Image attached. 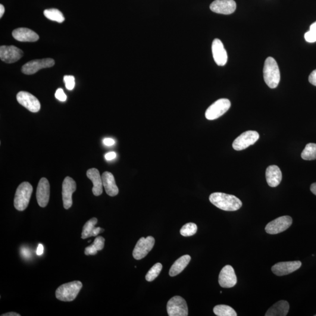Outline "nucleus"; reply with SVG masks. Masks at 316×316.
I'll return each mask as SVG.
<instances>
[{"label":"nucleus","instance_id":"obj_1","mask_svg":"<svg viewBox=\"0 0 316 316\" xmlns=\"http://www.w3.org/2000/svg\"><path fill=\"white\" fill-rule=\"evenodd\" d=\"M209 200L212 205L224 211H237L243 206L242 202L237 197L223 193H212Z\"/></svg>","mask_w":316,"mask_h":316},{"label":"nucleus","instance_id":"obj_2","mask_svg":"<svg viewBox=\"0 0 316 316\" xmlns=\"http://www.w3.org/2000/svg\"><path fill=\"white\" fill-rule=\"evenodd\" d=\"M264 79L269 87L275 89L278 87L281 80V73L279 67L273 58L268 57L264 64Z\"/></svg>","mask_w":316,"mask_h":316},{"label":"nucleus","instance_id":"obj_3","mask_svg":"<svg viewBox=\"0 0 316 316\" xmlns=\"http://www.w3.org/2000/svg\"><path fill=\"white\" fill-rule=\"evenodd\" d=\"M82 287V283L78 281L62 284L56 290V298L61 301H73L76 298Z\"/></svg>","mask_w":316,"mask_h":316},{"label":"nucleus","instance_id":"obj_4","mask_svg":"<svg viewBox=\"0 0 316 316\" xmlns=\"http://www.w3.org/2000/svg\"><path fill=\"white\" fill-rule=\"evenodd\" d=\"M33 192V187L30 183L25 181L20 184L14 198V207L17 211H24L27 208Z\"/></svg>","mask_w":316,"mask_h":316},{"label":"nucleus","instance_id":"obj_5","mask_svg":"<svg viewBox=\"0 0 316 316\" xmlns=\"http://www.w3.org/2000/svg\"><path fill=\"white\" fill-rule=\"evenodd\" d=\"M231 107V102L227 99L217 100L206 111V118L209 120H214L226 113Z\"/></svg>","mask_w":316,"mask_h":316},{"label":"nucleus","instance_id":"obj_6","mask_svg":"<svg viewBox=\"0 0 316 316\" xmlns=\"http://www.w3.org/2000/svg\"><path fill=\"white\" fill-rule=\"evenodd\" d=\"M167 312L170 316H187L188 308L186 300L179 296L173 297L168 302Z\"/></svg>","mask_w":316,"mask_h":316},{"label":"nucleus","instance_id":"obj_7","mask_svg":"<svg viewBox=\"0 0 316 316\" xmlns=\"http://www.w3.org/2000/svg\"><path fill=\"white\" fill-rule=\"evenodd\" d=\"M259 138L258 133L255 131H248L241 134L234 140L233 143V148L236 151H242L250 145L254 144Z\"/></svg>","mask_w":316,"mask_h":316},{"label":"nucleus","instance_id":"obj_8","mask_svg":"<svg viewBox=\"0 0 316 316\" xmlns=\"http://www.w3.org/2000/svg\"><path fill=\"white\" fill-rule=\"evenodd\" d=\"M155 244V239L151 236L140 238L134 249L133 255L137 260H140L148 255Z\"/></svg>","mask_w":316,"mask_h":316},{"label":"nucleus","instance_id":"obj_9","mask_svg":"<svg viewBox=\"0 0 316 316\" xmlns=\"http://www.w3.org/2000/svg\"><path fill=\"white\" fill-rule=\"evenodd\" d=\"M292 217L284 215L278 217L269 223L265 227V231L268 234H278L288 229L292 224Z\"/></svg>","mask_w":316,"mask_h":316},{"label":"nucleus","instance_id":"obj_10","mask_svg":"<svg viewBox=\"0 0 316 316\" xmlns=\"http://www.w3.org/2000/svg\"><path fill=\"white\" fill-rule=\"evenodd\" d=\"M54 65L55 61L52 58L36 59L25 64L22 68V71L24 74H33L42 69L51 68Z\"/></svg>","mask_w":316,"mask_h":316},{"label":"nucleus","instance_id":"obj_11","mask_svg":"<svg viewBox=\"0 0 316 316\" xmlns=\"http://www.w3.org/2000/svg\"><path fill=\"white\" fill-rule=\"evenodd\" d=\"M76 190V184L72 178L66 177L62 184V199L65 209H70L72 206V195Z\"/></svg>","mask_w":316,"mask_h":316},{"label":"nucleus","instance_id":"obj_12","mask_svg":"<svg viewBox=\"0 0 316 316\" xmlns=\"http://www.w3.org/2000/svg\"><path fill=\"white\" fill-rule=\"evenodd\" d=\"M23 52L15 46L0 47V58L7 64H13L23 57Z\"/></svg>","mask_w":316,"mask_h":316},{"label":"nucleus","instance_id":"obj_13","mask_svg":"<svg viewBox=\"0 0 316 316\" xmlns=\"http://www.w3.org/2000/svg\"><path fill=\"white\" fill-rule=\"evenodd\" d=\"M17 100L21 105L33 112L40 110V102L35 96L27 92H20L17 94Z\"/></svg>","mask_w":316,"mask_h":316},{"label":"nucleus","instance_id":"obj_14","mask_svg":"<svg viewBox=\"0 0 316 316\" xmlns=\"http://www.w3.org/2000/svg\"><path fill=\"white\" fill-rule=\"evenodd\" d=\"M218 282L224 288H230L236 285L237 278L234 268L230 265H226L222 269L218 277Z\"/></svg>","mask_w":316,"mask_h":316},{"label":"nucleus","instance_id":"obj_15","mask_svg":"<svg viewBox=\"0 0 316 316\" xmlns=\"http://www.w3.org/2000/svg\"><path fill=\"white\" fill-rule=\"evenodd\" d=\"M237 4L234 0H215L210 8L215 13L229 15L236 11Z\"/></svg>","mask_w":316,"mask_h":316},{"label":"nucleus","instance_id":"obj_16","mask_svg":"<svg viewBox=\"0 0 316 316\" xmlns=\"http://www.w3.org/2000/svg\"><path fill=\"white\" fill-rule=\"evenodd\" d=\"M301 266L302 262L299 261L281 262L272 267V271L277 276L281 277L293 273L299 270Z\"/></svg>","mask_w":316,"mask_h":316},{"label":"nucleus","instance_id":"obj_17","mask_svg":"<svg viewBox=\"0 0 316 316\" xmlns=\"http://www.w3.org/2000/svg\"><path fill=\"white\" fill-rule=\"evenodd\" d=\"M50 197V185L45 177L39 180L36 190V199L40 207L45 208L48 204Z\"/></svg>","mask_w":316,"mask_h":316},{"label":"nucleus","instance_id":"obj_18","mask_svg":"<svg viewBox=\"0 0 316 316\" xmlns=\"http://www.w3.org/2000/svg\"><path fill=\"white\" fill-rule=\"evenodd\" d=\"M212 53L214 60L218 66L223 67L227 64L228 55L223 43L218 39H215L212 43Z\"/></svg>","mask_w":316,"mask_h":316},{"label":"nucleus","instance_id":"obj_19","mask_svg":"<svg viewBox=\"0 0 316 316\" xmlns=\"http://www.w3.org/2000/svg\"><path fill=\"white\" fill-rule=\"evenodd\" d=\"M12 34L15 39L20 42H36L39 38L36 33L27 28H17Z\"/></svg>","mask_w":316,"mask_h":316},{"label":"nucleus","instance_id":"obj_20","mask_svg":"<svg viewBox=\"0 0 316 316\" xmlns=\"http://www.w3.org/2000/svg\"><path fill=\"white\" fill-rule=\"evenodd\" d=\"M266 179L268 185L275 187L279 185L282 179V175L279 167L276 165H271L266 170Z\"/></svg>","mask_w":316,"mask_h":316},{"label":"nucleus","instance_id":"obj_21","mask_svg":"<svg viewBox=\"0 0 316 316\" xmlns=\"http://www.w3.org/2000/svg\"><path fill=\"white\" fill-rule=\"evenodd\" d=\"M103 187H105L106 193L109 196L114 197L117 196L119 190L115 183L113 175L110 172H105L102 176Z\"/></svg>","mask_w":316,"mask_h":316},{"label":"nucleus","instance_id":"obj_22","mask_svg":"<svg viewBox=\"0 0 316 316\" xmlns=\"http://www.w3.org/2000/svg\"><path fill=\"white\" fill-rule=\"evenodd\" d=\"M87 176L92 180L93 183L92 189L94 195L99 196L103 193L102 177L100 176L99 171L96 168H92L87 172Z\"/></svg>","mask_w":316,"mask_h":316},{"label":"nucleus","instance_id":"obj_23","mask_svg":"<svg viewBox=\"0 0 316 316\" xmlns=\"http://www.w3.org/2000/svg\"><path fill=\"white\" fill-rule=\"evenodd\" d=\"M289 311V303L285 300H281L269 309L265 316H286Z\"/></svg>","mask_w":316,"mask_h":316},{"label":"nucleus","instance_id":"obj_24","mask_svg":"<svg viewBox=\"0 0 316 316\" xmlns=\"http://www.w3.org/2000/svg\"><path fill=\"white\" fill-rule=\"evenodd\" d=\"M190 260L191 257L189 255L181 256L172 265L170 270V276L174 277L180 274L189 264Z\"/></svg>","mask_w":316,"mask_h":316},{"label":"nucleus","instance_id":"obj_25","mask_svg":"<svg viewBox=\"0 0 316 316\" xmlns=\"http://www.w3.org/2000/svg\"><path fill=\"white\" fill-rule=\"evenodd\" d=\"M45 16L49 19V20L58 22L59 23H63L65 21V18L63 14L59 10V9L55 8L45 9L43 12Z\"/></svg>","mask_w":316,"mask_h":316},{"label":"nucleus","instance_id":"obj_26","mask_svg":"<svg viewBox=\"0 0 316 316\" xmlns=\"http://www.w3.org/2000/svg\"><path fill=\"white\" fill-rule=\"evenodd\" d=\"M301 157L306 161H312L316 159V143H309L306 145L302 152Z\"/></svg>","mask_w":316,"mask_h":316},{"label":"nucleus","instance_id":"obj_27","mask_svg":"<svg viewBox=\"0 0 316 316\" xmlns=\"http://www.w3.org/2000/svg\"><path fill=\"white\" fill-rule=\"evenodd\" d=\"M98 223V219L96 218H91L90 220L84 224L81 233V239H86L87 238L93 237V233L95 230V226Z\"/></svg>","mask_w":316,"mask_h":316},{"label":"nucleus","instance_id":"obj_28","mask_svg":"<svg viewBox=\"0 0 316 316\" xmlns=\"http://www.w3.org/2000/svg\"><path fill=\"white\" fill-rule=\"evenodd\" d=\"M213 312L218 316H237V313L229 306L220 305L215 306Z\"/></svg>","mask_w":316,"mask_h":316},{"label":"nucleus","instance_id":"obj_29","mask_svg":"<svg viewBox=\"0 0 316 316\" xmlns=\"http://www.w3.org/2000/svg\"><path fill=\"white\" fill-rule=\"evenodd\" d=\"M162 270V265L161 263L155 264L146 275V280L148 281H154L158 277Z\"/></svg>","mask_w":316,"mask_h":316},{"label":"nucleus","instance_id":"obj_30","mask_svg":"<svg viewBox=\"0 0 316 316\" xmlns=\"http://www.w3.org/2000/svg\"><path fill=\"white\" fill-rule=\"evenodd\" d=\"M198 230V227L195 223H189L184 225L181 228L180 233L184 237H190L195 235Z\"/></svg>","mask_w":316,"mask_h":316},{"label":"nucleus","instance_id":"obj_31","mask_svg":"<svg viewBox=\"0 0 316 316\" xmlns=\"http://www.w3.org/2000/svg\"><path fill=\"white\" fill-rule=\"evenodd\" d=\"M305 38L310 43L316 42V21L311 25L310 30L305 34Z\"/></svg>","mask_w":316,"mask_h":316},{"label":"nucleus","instance_id":"obj_32","mask_svg":"<svg viewBox=\"0 0 316 316\" xmlns=\"http://www.w3.org/2000/svg\"><path fill=\"white\" fill-rule=\"evenodd\" d=\"M64 80L66 87L69 90H72L75 86V79L73 76H65Z\"/></svg>","mask_w":316,"mask_h":316},{"label":"nucleus","instance_id":"obj_33","mask_svg":"<svg viewBox=\"0 0 316 316\" xmlns=\"http://www.w3.org/2000/svg\"><path fill=\"white\" fill-rule=\"evenodd\" d=\"M105 239L101 236L96 237V239L94 242L93 245L95 246L98 251H101L105 246Z\"/></svg>","mask_w":316,"mask_h":316},{"label":"nucleus","instance_id":"obj_34","mask_svg":"<svg viewBox=\"0 0 316 316\" xmlns=\"http://www.w3.org/2000/svg\"><path fill=\"white\" fill-rule=\"evenodd\" d=\"M55 98L61 102H65L67 99V96L65 95L63 89L61 88L56 90Z\"/></svg>","mask_w":316,"mask_h":316},{"label":"nucleus","instance_id":"obj_35","mask_svg":"<svg viewBox=\"0 0 316 316\" xmlns=\"http://www.w3.org/2000/svg\"><path fill=\"white\" fill-rule=\"evenodd\" d=\"M98 249H96L93 244L89 246L86 247L84 253L86 255H95L98 253Z\"/></svg>","mask_w":316,"mask_h":316},{"label":"nucleus","instance_id":"obj_36","mask_svg":"<svg viewBox=\"0 0 316 316\" xmlns=\"http://www.w3.org/2000/svg\"><path fill=\"white\" fill-rule=\"evenodd\" d=\"M309 82L316 86V70L313 71L309 77Z\"/></svg>","mask_w":316,"mask_h":316},{"label":"nucleus","instance_id":"obj_37","mask_svg":"<svg viewBox=\"0 0 316 316\" xmlns=\"http://www.w3.org/2000/svg\"><path fill=\"white\" fill-rule=\"evenodd\" d=\"M116 156L117 155L114 152H108L105 155V159L108 161L113 160L114 159L116 158Z\"/></svg>","mask_w":316,"mask_h":316},{"label":"nucleus","instance_id":"obj_38","mask_svg":"<svg viewBox=\"0 0 316 316\" xmlns=\"http://www.w3.org/2000/svg\"><path fill=\"white\" fill-rule=\"evenodd\" d=\"M103 143L106 146H110L114 144L115 140L111 139H105L103 140Z\"/></svg>","mask_w":316,"mask_h":316},{"label":"nucleus","instance_id":"obj_39","mask_svg":"<svg viewBox=\"0 0 316 316\" xmlns=\"http://www.w3.org/2000/svg\"><path fill=\"white\" fill-rule=\"evenodd\" d=\"M21 252L22 255H23L24 256V257H26V258L30 257L31 253L29 250H28V249L23 248L21 250Z\"/></svg>","mask_w":316,"mask_h":316},{"label":"nucleus","instance_id":"obj_40","mask_svg":"<svg viewBox=\"0 0 316 316\" xmlns=\"http://www.w3.org/2000/svg\"><path fill=\"white\" fill-rule=\"evenodd\" d=\"M43 249H44V248H43V246L42 244H39L36 250V254L37 255H41L43 252Z\"/></svg>","mask_w":316,"mask_h":316},{"label":"nucleus","instance_id":"obj_41","mask_svg":"<svg viewBox=\"0 0 316 316\" xmlns=\"http://www.w3.org/2000/svg\"><path fill=\"white\" fill-rule=\"evenodd\" d=\"M1 316H20L21 315L15 312H9V313H7V314L2 315Z\"/></svg>","mask_w":316,"mask_h":316},{"label":"nucleus","instance_id":"obj_42","mask_svg":"<svg viewBox=\"0 0 316 316\" xmlns=\"http://www.w3.org/2000/svg\"><path fill=\"white\" fill-rule=\"evenodd\" d=\"M311 192L316 196V182L313 183L311 186Z\"/></svg>","mask_w":316,"mask_h":316},{"label":"nucleus","instance_id":"obj_43","mask_svg":"<svg viewBox=\"0 0 316 316\" xmlns=\"http://www.w3.org/2000/svg\"><path fill=\"white\" fill-rule=\"evenodd\" d=\"M5 12V8L3 5H0V18H2V15H4Z\"/></svg>","mask_w":316,"mask_h":316},{"label":"nucleus","instance_id":"obj_44","mask_svg":"<svg viewBox=\"0 0 316 316\" xmlns=\"http://www.w3.org/2000/svg\"><path fill=\"white\" fill-rule=\"evenodd\" d=\"M315 316H316V315H315Z\"/></svg>","mask_w":316,"mask_h":316}]
</instances>
